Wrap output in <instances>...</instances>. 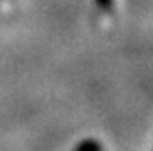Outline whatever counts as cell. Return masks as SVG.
<instances>
[{
    "label": "cell",
    "instance_id": "6da1fadb",
    "mask_svg": "<svg viewBox=\"0 0 153 151\" xmlns=\"http://www.w3.org/2000/svg\"><path fill=\"white\" fill-rule=\"evenodd\" d=\"M99 4H102L100 7H104V9H109L111 7V0H99Z\"/></svg>",
    "mask_w": 153,
    "mask_h": 151
}]
</instances>
